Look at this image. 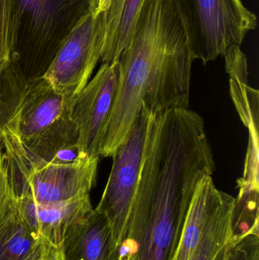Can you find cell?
I'll use <instances>...</instances> for the list:
<instances>
[{"label":"cell","instance_id":"9a60e30c","mask_svg":"<svg viewBox=\"0 0 259 260\" xmlns=\"http://www.w3.org/2000/svg\"><path fill=\"white\" fill-rule=\"evenodd\" d=\"M236 198L225 192L189 260H231Z\"/></svg>","mask_w":259,"mask_h":260},{"label":"cell","instance_id":"9c48e42d","mask_svg":"<svg viewBox=\"0 0 259 260\" xmlns=\"http://www.w3.org/2000/svg\"><path fill=\"white\" fill-rule=\"evenodd\" d=\"M120 79V61L103 63L92 80L75 96L71 118L82 155L100 157Z\"/></svg>","mask_w":259,"mask_h":260},{"label":"cell","instance_id":"4fadbf2b","mask_svg":"<svg viewBox=\"0 0 259 260\" xmlns=\"http://www.w3.org/2000/svg\"><path fill=\"white\" fill-rule=\"evenodd\" d=\"M211 176L204 177L196 187L181 230L179 243L171 260H189L204 231L223 198Z\"/></svg>","mask_w":259,"mask_h":260},{"label":"cell","instance_id":"ac0fdd59","mask_svg":"<svg viewBox=\"0 0 259 260\" xmlns=\"http://www.w3.org/2000/svg\"><path fill=\"white\" fill-rule=\"evenodd\" d=\"M12 192L9 163L3 146V150L0 152V209Z\"/></svg>","mask_w":259,"mask_h":260},{"label":"cell","instance_id":"2e32d148","mask_svg":"<svg viewBox=\"0 0 259 260\" xmlns=\"http://www.w3.org/2000/svg\"><path fill=\"white\" fill-rule=\"evenodd\" d=\"M26 83L25 76L14 64L0 73V139L15 114Z\"/></svg>","mask_w":259,"mask_h":260},{"label":"cell","instance_id":"277c9868","mask_svg":"<svg viewBox=\"0 0 259 260\" xmlns=\"http://www.w3.org/2000/svg\"><path fill=\"white\" fill-rule=\"evenodd\" d=\"M100 0H16L12 63L45 73L75 27L97 12Z\"/></svg>","mask_w":259,"mask_h":260},{"label":"cell","instance_id":"6da1fadb","mask_svg":"<svg viewBox=\"0 0 259 260\" xmlns=\"http://www.w3.org/2000/svg\"><path fill=\"white\" fill-rule=\"evenodd\" d=\"M120 79L102 148L112 157L141 113L188 108L193 59L172 0H144L120 59Z\"/></svg>","mask_w":259,"mask_h":260},{"label":"cell","instance_id":"7a4b0ae2","mask_svg":"<svg viewBox=\"0 0 259 260\" xmlns=\"http://www.w3.org/2000/svg\"><path fill=\"white\" fill-rule=\"evenodd\" d=\"M208 175L207 164L187 148H147L118 260H171L196 187Z\"/></svg>","mask_w":259,"mask_h":260},{"label":"cell","instance_id":"8fae6325","mask_svg":"<svg viewBox=\"0 0 259 260\" xmlns=\"http://www.w3.org/2000/svg\"><path fill=\"white\" fill-rule=\"evenodd\" d=\"M59 250L62 260H118L109 224L95 209L71 228Z\"/></svg>","mask_w":259,"mask_h":260},{"label":"cell","instance_id":"52a82bcc","mask_svg":"<svg viewBox=\"0 0 259 260\" xmlns=\"http://www.w3.org/2000/svg\"><path fill=\"white\" fill-rule=\"evenodd\" d=\"M152 114L141 109L127 137L113 154V165L106 187L96 210L109 224L116 251L124 241L128 218L138 186Z\"/></svg>","mask_w":259,"mask_h":260},{"label":"cell","instance_id":"ba28073f","mask_svg":"<svg viewBox=\"0 0 259 260\" xmlns=\"http://www.w3.org/2000/svg\"><path fill=\"white\" fill-rule=\"evenodd\" d=\"M103 38V12L88 15L65 38L43 77L58 94L74 98L100 59Z\"/></svg>","mask_w":259,"mask_h":260},{"label":"cell","instance_id":"8992f818","mask_svg":"<svg viewBox=\"0 0 259 260\" xmlns=\"http://www.w3.org/2000/svg\"><path fill=\"white\" fill-rule=\"evenodd\" d=\"M183 26L193 60L214 61L240 47L257 27V18L241 0H172Z\"/></svg>","mask_w":259,"mask_h":260},{"label":"cell","instance_id":"30bf717a","mask_svg":"<svg viewBox=\"0 0 259 260\" xmlns=\"http://www.w3.org/2000/svg\"><path fill=\"white\" fill-rule=\"evenodd\" d=\"M17 209L23 219L44 244L58 249L71 228L93 210L90 195L65 203L40 204L15 197Z\"/></svg>","mask_w":259,"mask_h":260},{"label":"cell","instance_id":"d6986e66","mask_svg":"<svg viewBox=\"0 0 259 260\" xmlns=\"http://www.w3.org/2000/svg\"><path fill=\"white\" fill-rule=\"evenodd\" d=\"M109 0H100L99 2L98 9H97V12H103L105 9L107 7L109 4Z\"/></svg>","mask_w":259,"mask_h":260},{"label":"cell","instance_id":"ffe728a7","mask_svg":"<svg viewBox=\"0 0 259 260\" xmlns=\"http://www.w3.org/2000/svg\"><path fill=\"white\" fill-rule=\"evenodd\" d=\"M56 259H57V260H62V256H61L60 250H59V248L57 251V255H56Z\"/></svg>","mask_w":259,"mask_h":260},{"label":"cell","instance_id":"3957f363","mask_svg":"<svg viewBox=\"0 0 259 260\" xmlns=\"http://www.w3.org/2000/svg\"><path fill=\"white\" fill-rule=\"evenodd\" d=\"M73 99L58 94L42 76L33 78L26 83L3 136L28 155L55 161L59 151L77 146Z\"/></svg>","mask_w":259,"mask_h":260},{"label":"cell","instance_id":"44dd1931","mask_svg":"<svg viewBox=\"0 0 259 260\" xmlns=\"http://www.w3.org/2000/svg\"><path fill=\"white\" fill-rule=\"evenodd\" d=\"M3 150V139H0V152Z\"/></svg>","mask_w":259,"mask_h":260},{"label":"cell","instance_id":"5b68a950","mask_svg":"<svg viewBox=\"0 0 259 260\" xmlns=\"http://www.w3.org/2000/svg\"><path fill=\"white\" fill-rule=\"evenodd\" d=\"M2 139L15 197L40 204L65 203L89 195L95 185L100 157L46 161L26 154L6 136Z\"/></svg>","mask_w":259,"mask_h":260},{"label":"cell","instance_id":"5bb4252c","mask_svg":"<svg viewBox=\"0 0 259 260\" xmlns=\"http://www.w3.org/2000/svg\"><path fill=\"white\" fill-rule=\"evenodd\" d=\"M144 0H109L104 15L102 63L119 60L132 40Z\"/></svg>","mask_w":259,"mask_h":260},{"label":"cell","instance_id":"7c38bea8","mask_svg":"<svg viewBox=\"0 0 259 260\" xmlns=\"http://www.w3.org/2000/svg\"><path fill=\"white\" fill-rule=\"evenodd\" d=\"M52 250L20 215L13 191L0 209V260L47 259Z\"/></svg>","mask_w":259,"mask_h":260},{"label":"cell","instance_id":"e0dca14e","mask_svg":"<svg viewBox=\"0 0 259 260\" xmlns=\"http://www.w3.org/2000/svg\"><path fill=\"white\" fill-rule=\"evenodd\" d=\"M16 0H0V73L12 62Z\"/></svg>","mask_w":259,"mask_h":260}]
</instances>
